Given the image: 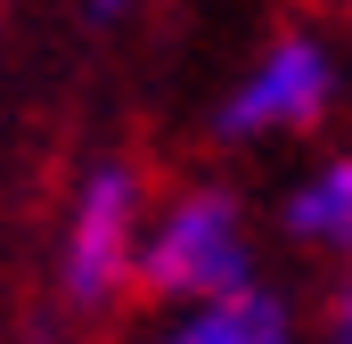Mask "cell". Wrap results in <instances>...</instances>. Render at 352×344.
Masks as SVG:
<instances>
[{"mask_svg":"<svg viewBox=\"0 0 352 344\" xmlns=\"http://www.w3.org/2000/svg\"><path fill=\"white\" fill-rule=\"evenodd\" d=\"M148 213L156 189L131 156H90L58 205L50 230V303L66 320H115L123 303H140V246H148Z\"/></svg>","mask_w":352,"mask_h":344,"instance_id":"1","label":"cell"},{"mask_svg":"<svg viewBox=\"0 0 352 344\" xmlns=\"http://www.w3.org/2000/svg\"><path fill=\"white\" fill-rule=\"evenodd\" d=\"M263 279V230L254 205L230 180H173L156 189L148 246H140V303H188Z\"/></svg>","mask_w":352,"mask_h":344,"instance_id":"2","label":"cell"},{"mask_svg":"<svg viewBox=\"0 0 352 344\" xmlns=\"http://www.w3.org/2000/svg\"><path fill=\"white\" fill-rule=\"evenodd\" d=\"M344 98V58L320 25H278L263 50L230 74L213 98V140L221 148H278V140H311Z\"/></svg>","mask_w":352,"mask_h":344,"instance_id":"3","label":"cell"},{"mask_svg":"<svg viewBox=\"0 0 352 344\" xmlns=\"http://www.w3.org/2000/svg\"><path fill=\"white\" fill-rule=\"evenodd\" d=\"M131 344H303V312L278 279H246V287H221V295L148 303Z\"/></svg>","mask_w":352,"mask_h":344,"instance_id":"4","label":"cell"},{"mask_svg":"<svg viewBox=\"0 0 352 344\" xmlns=\"http://www.w3.org/2000/svg\"><path fill=\"white\" fill-rule=\"evenodd\" d=\"M278 238L320 270H352V148L311 156L278 197Z\"/></svg>","mask_w":352,"mask_h":344,"instance_id":"5","label":"cell"},{"mask_svg":"<svg viewBox=\"0 0 352 344\" xmlns=\"http://www.w3.org/2000/svg\"><path fill=\"white\" fill-rule=\"evenodd\" d=\"M320 344H352V270L328 279V303H320Z\"/></svg>","mask_w":352,"mask_h":344,"instance_id":"6","label":"cell"},{"mask_svg":"<svg viewBox=\"0 0 352 344\" xmlns=\"http://www.w3.org/2000/svg\"><path fill=\"white\" fill-rule=\"evenodd\" d=\"M131 8H140V0H82V17H90V25H123Z\"/></svg>","mask_w":352,"mask_h":344,"instance_id":"7","label":"cell"}]
</instances>
